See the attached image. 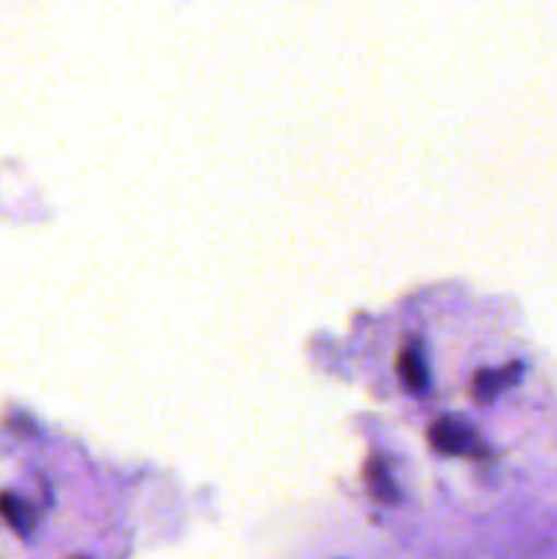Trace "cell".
Masks as SVG:
<instances>
[{"label": "cell", "mask_w": 557, "mask_h": 559, "mask_svg": "<svg viewBox=\"0 0 557 559\" xmlns=\"http://www.w3.org/2000/svg\"><path fill=\"white\" fill-rule=\"evenodd\" d=\"M429 445L435 448L442 456H481L486 451V445L481 442L478 431L467 424L464 418H448L435 420L429 426Z\"/></svg>", "instance_id": "cell-1"}, {"label": "cell", "mask_w": 557, "mask_h": 559, "mask_svg": "<svg viewBox=\"0 0 557 559\" xmlns=\"http://www.w3.org/2000/svg\"><path fill=\"white\" fill-rule=\"evenodd\" d=\"M396 374L404 391L424 393L429 388V366H426V353L420 338H407L402 353L396 355Z\"/></svg>", "instance_id": "cell-2"}, {"label": "cell", "mask_w": 557, "mask_h": 559, "mask_svg": "<svg viewBox=\"0 0 557 559\" xmlns=\"http://www.w3.org/2000/svg\"><path fill=\"white\" fill-rule=\"evenodd\" d=\"M519 377H522V364H519V360H511V364L500 371H478V374L473 377V396L478 399L481 404L495 402L506 388L517 385Z\"/></svg>", "instance_id": "cell-3"}, {"label": "cell", "mask_w": 557, "mask_h": 559, "mask_svg": "<svg viewBox=\"0 0 557 559\" xmlns=\"http://www.w3.org/2000/svg\"><path fill=\"white\" fill-rule=\"evenodd\" d=\"M0 516L3 522L14 530L22 538H31L33 530H36V511L31 508V502H25L22 497L3 491L0 495Z\"/></svg>", "instance_id": "cell-4"}, {"label": "cell", "mask_w": 557, "mask_h": 559, "mask_svg": "<svg viewBox=\"0 0 557 559\" xmlns=\"http://www.w3.org/2000/svg\"><path fill=\"white\" fill-rule=\"evenodd\" d=\"M366 486H369L371 497H375L377 502H386V506H396L402 497H399V486L393 484L391 473H388V467L382 462H369V467H366Z\"/></svg>", "instance_id": "cell-5"}]
</instances>
